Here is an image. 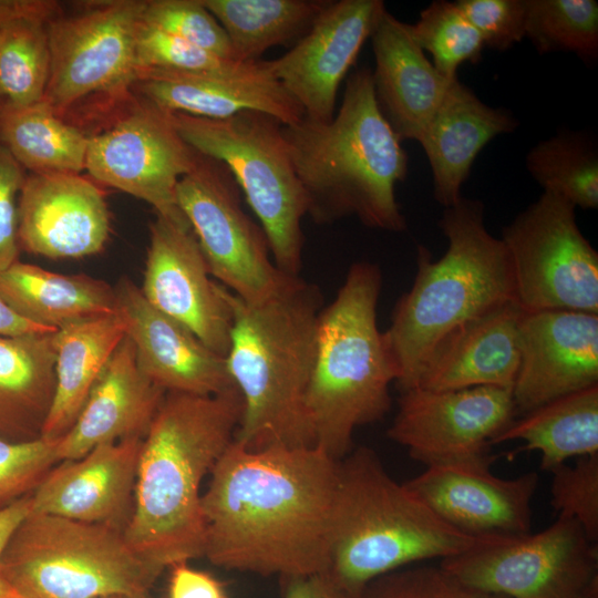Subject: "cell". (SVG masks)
I'll list each match as a JSON object with an SVG mask.
<instances>
[{
	"instance_id": "cell-1",
	"label": "cell",
	"mask_w": 598,
	"mask_h": 598,
	"mask_svg": "<svg viewBox=\"0 0 598 598\" xmlns=\"http://www.w3.org/2000/svg\"><path fill=\"white\" fill-rule=\"evenodd\" d=\"M338 463L316 446L250 450L234 439L202 495L204 557L282 579L326 574Z\"/></svg>"
},
{
	"instance_id": "cell-2",
	"label": "cell",
	"mask_w": 598,
	"mask_h": 598,
	"mask_svg": "<svg viewBox=\"0 0 598 598\" xmlns=\"http://www.w3.org/2000/svg\"><path fill=\"white\" fill-rule=\"evenodd\" d=\"M243 410L236 386L212 395L166 392L143 439L124 537L162 573L204 557L202 482L234 441Z\"/></svg>"
},
{
	"instance_id": "cell-3",
	"label": "cell",
	"mask_w": 598,
	"mask_h": 598,
	"mask_svg": "<svg viewBox=\"0 0 598 598\" xmlns=\"http://www.w3.org/2000/svg\"><path fill=\"white\" fill-rule=\"evenodd\" d=\"M282 134L316 223L355 215L370 228H406L395 185L408 175L409 157L378 109L371 70L348 76L329 122L303 117L282 125Z\"/></svg>"
},
{
	"instance_id": "cell-4",
	"label": "cell",
	"mask_w": 598,
	"mask_h": 598,
	"mask_svg": "<svg viewBox=\"0 0 598 598\" xmlns=\"http://www.w3.org/2000/svg\"><path fill=\"white\" fill-rule=\"evenodd\" d=\"M233 326L226 365L243 416L235 441L250 450L313 446L305 398L312 372L319 289L300 277L266 300L247 302L227 289Z\"/></svg>"
},
{
	"instance_id": "cell-5",
	"label": "cell",
	"mask_w": 598,
	"mask_h": 598,
	"mask_svg": "<svg viewBox=\"0 0 598 598\" xmlns=\"http://www.w3.org/2000/svg\"><path fill=\"white\" fill-rule=\"evenodd\" d=\"M447 249L437 260L417 246L416 275L398 301L383 339L400 392L417 384L436 344L463 323L517 302L509 256L484 225L478 199L461 197L439 221Z\"/></svg>"
},
{
	"instance_id": "cell-6",
	"label": "cell",
	"mask_w": 598,
	"mask_h": 598,
	"mask_svg": "<svg viewBox=\"0 0 598 598\" xmlns=\"http://www.w3.org/2000/svg\"><path fill=\"white\" fill-rule=\"evenodd\" d=\"M498 540L466 535L437 517L368 446L338 463L326 576L348 598L372 580L427 559Z\"/></svg>"
},
{
	"instance_id": "cell-7",
	"label": "cell",
	"mask_w": 598,
	"mask_h": 598,
	"mask_svg": "<svg viewBox=\"0 0 598 598\" xmlns=\"http://www.w3.org/2000/svg\"><path fill=\"white\" fill-rule=\"evenodd\" d=\"M381 286L375 264L354 262L318 317L305 412L313 446L337 461L352 451L357 429L391 408L396 375L377 323Z\"/></svg>"
},
{
	"instance_id": "cell-8",
	"label": "cell",
	"mask_w": 598,
	"mask_h": 598,
	"mask_svg": "<svg viewBox=\"0 0 598 598\" xmlns=\"http://www.w3.org/2000/svg\"><path fill=\"white\" fill-rule=\"evenodd\" d=\"M161 574L128 546L124 530L33 513L0 560V578L25 598H153Z\"/></svg>"
},
{
	"instance_id": "cell-9",
	"label": "cell",
	"mask_w": 598,
	"mask_h": 598,
	"mask_svg": "<svg viewBox=\"0 0 598 598\" xmlns=\"http://www.w3.org/2000/svg\"><path fill=\"white\" fill-rule=\"evenodd\" d=\"M168 115L195 152L228 168L260 223L276 267L299 277L308 199L282 134L283 124L257 111L226 118Z\"/></svg>"
},
{
	"instance_id": "cell-10",
	"label": "cell",
	"mask_w": 598,
	"mask_h": 598,
	"mask_svg": "<svg viewBox=\"0 0 598 598\" xmlns=\"http://www.w3.org/2000/svg\"><path fill=\"white\" fill-rule=\"evenodd\" d=\"M440 567L476 591L508 598L598 597V546L573 518L444 558Z\"/></svg>"
},
{
	"instance_id": "cell-11",
	"label": "cell",
	"mask_w": 598,
	"mask_h": 598,
	"mask_svg": "<svg viewBox=\"0 0 598 598\" xmlns=\"http://www.w3.org/2000/svg\"><path fill=\"white\" fill-rule=\"evenodd\" d=\"M575 210L560 195L544 190L503 228L523 311L598 315V254L580 231Z\"/></svg>"
},
{
	"instance_id": "cell-12",
	"label": "cell",
	"mask_w": 598,
	"mask_h": 598,
	"mask_svg": "<svg viewBox=\"0 0 598 598\" xmlns=\"http://www.w3.org/2000/svg\"><path fill=\"white\" fill-rule=\"evenodd\" d=\"M210 276L247 302L277 293L292 278L275 265L267 237L243 209L240 189L219 161L197 153L195 167L176 186Z\"/></svg>"
},
{
	"instance_id": "cell-13",
	"label": "cell",
	"mask_w": 598,
	"mask_h": 598,
	"mask_svg": "<svg viewBox=\"0 0 598 598\" xmlns=\"http://www.w3.org/2000/svg\"><path fill=\"white\" fill-rule=\"evenodd\" d=\"M145 1L93 4L48 23L50 72L42 99L58 115L84 99L135 83V41Z\"/></svg>"
},
{
	"instance_id": "cell-14",
	"label": "cell",
	"mask_w": 598,
	"mask_h": 598,
	"mask_svg": "<svg viewBox=\"0 0 598 598\" xmlns=\"http://www.w3.org/2000/svg\"><path fill=\"white\" fill-rule=\"evenodd\" d=\"M196 161L197 152L177 133L168 112L146 101L89 137L85 171L148 203L157 216L188 221L177 205L176 186Z\"/></svg>"
},
{
	"instance_id": "cell-15",
	"label": "cell",
	"mask_w": 598,
	"mask_h": 598,
	"mask_svg": "<svg viewBox=\"0 0 598 598\" xmlns=\"http://www.w3.org/2000/svg\"><path fill=\"white\" fill-rule=\"evenodd\" d=\"M516 416L511 390L414 386L401 392L386 434L429 467L489 457L493 440Z\"/></svg>"
},
{
	"instance_id": "cell-16",
	"label": "cell",
	"mask_w": 598,
	"mask_h": 598,
	"mask_svg": "<svg viewBox=\"0 0 598 598\" xmlns=\"http://www.w3.org/2000/svg\"><path fill=\"white\" fill-rule=\"evenodd\" d=\"M141 291L157 310L225 358L233 311L227 289L210 279L206 259L188 221L161 216L150 225Z\"/></svg>"
},
{
	"instance_id": "cell-17",
	"label": "cell",
	"mask_w": 598,
	"mask_h": 598,
	"mask_svg": "<svg viewBox=\"0 0 598 598\" xmlns=\"http://www.w3.org/2000/svg\"><path fill=\"white\" fill-rule=\"evenodd\" d=\"M495 456L433 465L404 485L437 517L455 529L482 539H508L530 534L536 472L501 478L491 472Z\"/></svg>"
},
{
	"instance_id": "cell-18",
	"label": "cell",
	"mask_w": 598,
	"mask_h": 598,
	"mask_svg": "<svg viewBox=\"0 0 598 598\" xmlns=\"http://www.w3.org/2000/svg\"><path fill=\"white\" fill-rule=\"evenodd\" d=\"M381 0L329 1L309 31L269 68L303 117L329 122L337 94L385 11Z\"/></svg>"
},
{
	"instance_id": "cell-19",
	"label": "cell",
	"mask_w": 598,
	"mask_h": 598,
	"mask_svg": "<svg viewBox=\"0 0 598 598\" xmlns=\"http://www.w3.org/2000/svg\"><path fill=\"white\" fill-rule=\"evenodd\" d=\"M519 367L512 390L517 415L598 385V315L574 310L523 311Z\"/></svg>"
},
{
	"instance_id": "cell-20",
	"label": "cell",
	"mask_w": 598,
	"mask_h": 598,
	"mask_svg": "<svg viewBox=\"0 0 598 598\" xmlns=\"http://www.w3.org/2000/svg\"><path fill=\"white\" fill-rule=\"evenodd\" d=\"M110 233L101 190L80 174L25 176L18 199L20 249L52 259L99 252Z\"/></svg>"
},
{
	"instance_id": "cell-21",
	"label": "cell",
	"mask_w": 598,
	"mask_h": 598,
	"mask_svg": "<svg viewBox=\"0 0 598 598\" xmlns=\"http://www.w3.org/2000/svg\"><path fill=\"white\" fill-rule=\"evenodd\" d=\"M135 84L147 102L169 113L226 118L244 111H257L283 125L303 118L300 105L264 60L220 72L141 69Z\"/></svg>"
},
{
	"instance_id": "cell-22",
	"label": "cell",
	"mask_w": 598,
	"mask_h": 598,
	"mask_svg": "<svg viewBox=\"0 0 598 598\" xmlns=\"http://www.w3.org/2000/svg\"><path fill=\"white\" fill-rule=\"evenodd\" d=\"M115 312L144 373L165 392L212 395L235 388L225 358L154 308L128 278L114 286Z\"/></svg>"
},
{
	"instance_id": "cell-23",
	"label": "cell",
	"mask_w": 598,
	"mask_h": 598,
	"mask_svg": "<svg viewBox=\"0 0 598 598\" xmlns=\"http://www.w3.org/2000/svg\"><path fill=\"white\" fill-rule=\"evenodd\" d=\"M143 439L101 444L52 467L30 494V513L124 530L132 511Z\"/></svg>"
},
{
	"instance_id": "cell-24",
	"label": "cell",
	"mask_w": 598,
	"mask_h": 598,
	"mask_svg": "<svg viewBox=\"0 0 598 598\" xmlns=\"http://www.w3.org/2000/svg\"><path fill=\"white\" fill-rule=\"evenodd\" d=\"M165 394L141 369L135 348L125 336L74 424L58 440V461L80 458L104 443L144 439Z\"/></svg>"
},
{
	"instance_id": "cell-25",
	"label": "cell",
	"mask_w": 598,
	"mask_h": 598,
	"mask_svg": "<svg viewBox=\"0 0 598 598\" xmlns=\"http://www.w3.org/2000/svg\"><path fill=\"white\" fill-rule=\"evenodd\" d=\"M370 39L378 109L401 142H419L453 79L444 78L425 56L412 35L411 24L386 10Z\"/></svg>"
},
{
	"instance_id": "cell-26",
	"label": "cell",
	"mask_w": 598,
	"mask_h": 598,
	"mask_svg": "<svg viewBox=\"0 0 598 598\" xmlns=\"http://www.w3.org/2000/svg\"><path fill=\"white\" fill-rule=\"evenodd\" d=\"M517 302L470 320L433 349L416 386L452 391L477 386L513 390L519 367Z\"/></svg>"
},
{
	"instance_id": "cell-27",
	"label": "cell",
	"mask_w": 598,
	"mask_h": 598,
	"mask_svg": "<svg viewBox=\"0 0 598 598\" xmlns=\"http://www.w3.org/2000/svg\"><path fill=\"white\" fill-rule=\"evenodd\" d=\"M517 125L509 111L487 105L472 89L453 79L419 140L430 163L436 202L444 208L457 203L483 147Z\"/></svg>"
},
{
	"instance_id": "cell-28",
	"label": "cell",
	"mask_w": 598,
	"mask_h": 598,
	"mask_svg": "<svg viewBox=\"0 0 598 598\" xmlns=\"http://www.w3.org/2000/svg\"><path fill=\"white\" fill-rule=\"evenodd\" d=\"M124 337L125 327L116 312L81 319L53 333L55 390L41 437L59 440L72 427Z\"/></svg>"
},
{
	"instance_id": "cell-29",
	"label": "cell",
	"mask_w": 598,
	"mask_h": 598,
	"mask_svg": "<svg viewBox=\"0 0 598 598\" xmlns=\"http://www.w3.org/2000/svg\"><path fill=\"white\" fill-rule=\"evenodd\" d=\"M53 333L0 337V436L41 437L55 390Z\"/></svg>"
},
{
	"instance_id": "cell-30",
	"label": "cell",
	"mask_w": 598,
	"mask_h": 598,
	"mask_svg": "<svg viewBox=\"0 0 598 598\" xmlns=\"http://www.w3.org/2000/svg\"><path fill=\"white\" fill-rule=\"evenodd\" d=\"M0 297L24 319L58 330L115 313L114 287L87 275H61L19 260L0 271Z\"/></svg>"
},
{
	"instance_id": "cell-31",
	"label": "cell",
	"mask_w": 598,
	"mask_h": 598,
	"mask_svg": "<svg viewBox=\"0 0 598 598\" xmlns=\"http://www.w3.org/2000/svg\"><path fill=\"white\" fill-rule=\"evenodd\" d=\"M58 4L0 0V107L42 101L50 72L48 23Z\"/></svg>"
},
{
	"instance_id": "cell-32",
	"label": "cell",
	"mask_w": 598,
	"mask_h": 598,
	"mask_svg": "<svg viewBox=\"0 0 598 598\" xmlns=\"http://www.w3.org/2000/svg\"><path fill=\"white\" fill-rule=\"evenodd\" d=\"M520 440V451H538L551 471L571 457L598 454V385L550 401L515 417L492 445Z\"/></svg>"
},
{
	"instance_id": "cell-33",
	"label": "cell",
	"mask_w": 598,
	"mask_h": 598,
	"mask_svg": "<svg viewBox=\"0 0 598 598\" xmlns=\"http://www.w3.org/2000/svg\"><path fill=\"white\" fill-rule=\"evenodd\" d=\"M224 29L234 59L259 61L276 45L299 41L328 0H202Z\"/></svg>"
},
{
	"instance_id": "cell-34",
	"label": "cell",
	"mask_w": 598,
	"mask_h": 598,
	"mask_svg": "<svg viewBox=\"0 0 598 598\" xmlns=\"http://www.w3.org/2000/svg\"><path fill=\"white\" fill-rule=\"evenodd\" d=\"M89 137L44 102L0 107V143L32 174H80Z\"/></svg>"
},
{
	"instance_id": "cell-35",
	"label": "cell",
	"mask_w": 598,
	"mask_h": 598,
	"mask_svg": "<svg viewBox=\"0 0 598 598\" xmlns=\"http://www.w3.org/2000/svg\"><path fill=\"white\" fill-rule=\"evenodd\" d=\"M526 167L544 190L581 209L598 207V155L587 135L566 132L540 141L528 152Z\"/></svg>"
},
{
	"instance_id": "cell-36",
	"label": "cell",
	"mask_w": 598,
	"mask_h": 598,
	"mask_svg": "<svg viewBox=\"0 0 598 598\" xmlns=\"http://www.w3.org/2000/svg\"><path fill=\"white\" fill-rule=\"evenodd\" d=\"M526 31L538 53L571 52L584 61L598 56L595 0H526Z\"/></svg>"
},
{
	"instance_id": "cell-37",
	"label": "cell",
	"mask_w": 598,
	"mask_h": 598,
	"mask_svg": "<svg viewBox=\"0 0 598 598\" xmlns=\"http://www.w3.org/2000/svg\"><path fill=\"white\" fill-rule=\"evenodd\" d=\"M411 32L435 69L446 79L457 78L458 66L477 63L485 47L481 34L467 21L455 2L435 0L420 13Z\"/></svg>"
},
{
	"instance_id": "cell-38",
	"label": "cell",
	"mask_w": 598,
	"mask_h": 598,
	"mask_svg": "<svg viewBox=\"0 0 598 598\" xmlns=\"http://www.w3.org/2000/svg\"><path fill=\"white\" fill-rule=\"evenodd\" d=\"M142 21L218 56L236 61L224 29L202 0H147Z\"/></svg>"
},
{
	"instance_id": "cell-39",
	"label": "cell",
	"mask_w": 598,
	"mask_h": 598,
	"mask_svg": "<svg viewBox=\"0 0 598 598\" xmlns=\"http://www.w3.org/2000/svg\"><path fill=\"white\" fill-rule=\"evenodd\" d=\"M135 58L137 70L158 69L185 72H220L239 68L237 62L218 56L174 34L140 22Z\"/></svg>"
},
{
	"instance_id": "cell-40",
	"label": "cell",
	"mask_w": 598,
	"mask_h": 598,
	"mask_svg": "<svg viewBox=\"0 0 598 598\" xmlns=\"http://www.w3.org/2000/svg\"><path fill=\"white\" fill-rule=\"evenodd\" d=\"M553 475L550 504L558 513L575 519L587 537L598 542V454L578 457L549 471Z\"/></svg>"
},
{
	"instance_id": "cell-41",
	"label": "cell",
	"mask_w": 598,
	"mask_h": 598,
	"mask_svg": "<svg viewBox=\"0 0 598 598\" xmlns=\"http://www.w3.org/2000/svg\"><path fill=\"white\" fill-rule=\"evenodd\" d=\"M58 440L13 442L0 436V508L30 495L58 463Z\"/></svg>"
},
{
	"instance_id": "cell-42",
	"label": "cell",
	"mask_w": 598,
	"mask_h": 598,
	"mask_svg": "<svg viewBox=\"0 0 598 598\" xmlns=\"http://www.w3.org/2000/svg\"><path fill=\"white\" fill-rule=\"evenodd\" d=\"M358 598H502L471 589L440 566L402 568L385 574L361 591Z\"/></svg>"
},
{
	"instance_id": "cell-43",
	"label": "cell",
	"mask_w": 598,
	"mask_h": 598,
	"mask_svg": "<svg viewBox=\"0 0 598 598\" xmlns=\"http://www.w3.org/2000/svg\"><path fill=\"white\" fill-rule=\"evenodd\" d=\"M485 45L505 51L525 38L526 0L454 1Z\"/></svg>"
},
{
	"instance_id": "cell-44",
	"label": "cell",
	"mask_w": 598,
	"mask_h": 598,
	"mask_svg": "<svg viewBox=\"0 0 598 598\" xmlns=\"http://www.w3.org/2000/svg\"><path fill=\"white\" fill-rule=\"evenodd\" d=\"M25 176L0 143V271L18 260V199Z\"/></svg>"
},
{
	"instance_id": "cell-45",
	"label": "cell",
	"mask_w": 598,
	"mask_h": 598,
	"mask_svg": "<svg viewBox=\"0 0 598 598\" xmlns=\"http://www.w3.org/2000/svg\"><path fill=\"white\" fill-rule=\"evenodd\" d=\"M168 598H227L224 586L212 575L179 563L172 566Z\"/></svg>"
},
{
	"instance_id": "cell-46",
	"label": "cell",
	"mask_w": 598,
	"mask_h": 598,
	"mask_svg": "<svg viewBox=\"0 0 598 598\" xmlns=\"http://www.w3.org/2000/svg\"><path fill=\"white\" fill-rule=\"evenodd\" d=\"M283 598H348L324 574L285 578Z\"/></svg>"
},
{
	"instance_id": "cell-47",
	"label": "cell",
	"mask_w": 598,
	"mask_h": 598,
	"mask_svg": "<svg viewBox=\"0 0 598 598\" xmlns=\"http://www.w3.org/2000/svg\"><path fill=\"white\" fill-rule=\"evenodd\" d=\"M56 330L35 324L18 315L0 297V337L52 333Z\"/></svg>"
},
{
	"instance_id": "cell-48",
	"label": "cell",
	"mask_w": 598,
	"mask_h": 598,
	"mask_svg": "<svg viewBox=\"0 0 598 598\" xmlns=\"http://www.w3.org/2000/svg\"><path fill=\"white\" fill-rule=\"evenodd\" d=\"M30 513V495L0 508V560L13 533ZM1 580V578H0Z\"/></svg>"
},
{
	"instance_id": "cell-49",
	"label": "cell",
	"mask_w": 598,
	"mask_h": 598,
	"mask_svg": "<svg viewBox=\"0 0 598 598\" xmlns=\"http://www.w3.org/2000/svg\"><path fill=\"white\" fill-rule=\"evenodd\" d=\"M0 598H25L13 588L7 585L2 579L0 580Z\"/></svg>"
},
{
	"instance_id": "cell-50",
	"label": "cell",
	"mask_w": 598,
	"mask_h": 598,
	"mask_svg": "<svg viewBox=\"0 0 598 598\" xmlns=\"http://www.w3.org/2000/svg\"><path fill=\"white\" fill-rule=\"evenodd\" d=\"M102 598H127V597H124V596H107V597H102Z\"/></svg>"
},
{
	"instance_id": "cell-51",
	"label": "cell",
	"mask_w": 598,
	"mask_h": 598,
	"mask_svg": "<svg viewBox=\"0 0 598 598\" xmlns=\"http://www.w3.org/2000/svg\"><path fill=\"white\" fill-rule=\"evenodd\" d=\"M588 598H598V597H588Z\"/></svg>"
}]
</instances>
